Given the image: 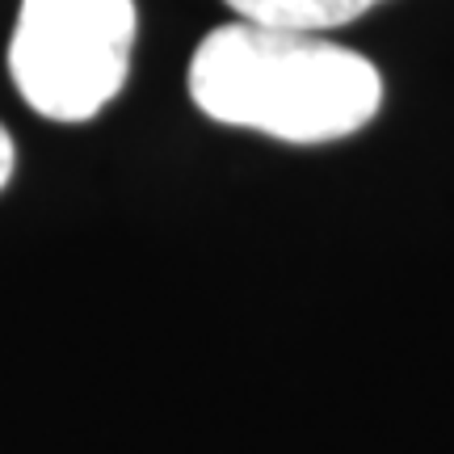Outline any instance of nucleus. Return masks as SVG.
<instances>
[{
    "mask_svg": "<svg viewBox=\"0 0 454 454\" xmlns=\"http://www.w3.org/2000/svg\"><path fill=\"white\" fill-rule=\"evenodd\" d=\"M190 93L198 110L286 144H328L371 122L383 81L366 55L320 34L231 21L194 51Z\"/></svg>",
    "mask_w": 454,
    "mask_h": 454,
    "instance_id": "f257e3e1",
    "label": "nucleus"
},
{
    "mask_svg": "<svg viewBox=\"0 0 454 454\" xmlns=\"http://www.w3.org/2000/svg\"><path fill=\"white\" fill-rule=\"evenodd\" d=\"M130 43V0H21L9 72L34 114L89 122L127 81Z\"/></svg>",
    "mask_w": 454,
    "mask_h": 454,
    "instance_id": "f03ea898",
    "label": "nucleus"
},
{
    "mask_svg": "<svg viewBox=\"0 0 454 454\" xmlns=\"http://www.w3.org/2000/svg\"><path fill=\"white\" fill-rule=\"evenodd\" d=\"M227 4L240 13V21H253V26L316 34L354 21L379 0H227Z\"/></svg>",
    "mask_w": 454,
    "mask_h": 454,
    "instance_id": "7ed1b4c3",
    "label": "nucleus"
},
{
    "mask_svg": "<svg viewBox=\"0 0 454 454\" xmlns=\"http://www.w3.org/2000/svg\"><path fill=\"white\" fill-rule=\"evenodd\" d=\"M13 164H17V147H13V139H9V130L0 127V190L13 177Z\"/></svg>",
    "mask_w": 454,
    "mask_h": 454,
    "instance_id": "20e7f679",
    "label": "nucleus"
}]
</instances>
